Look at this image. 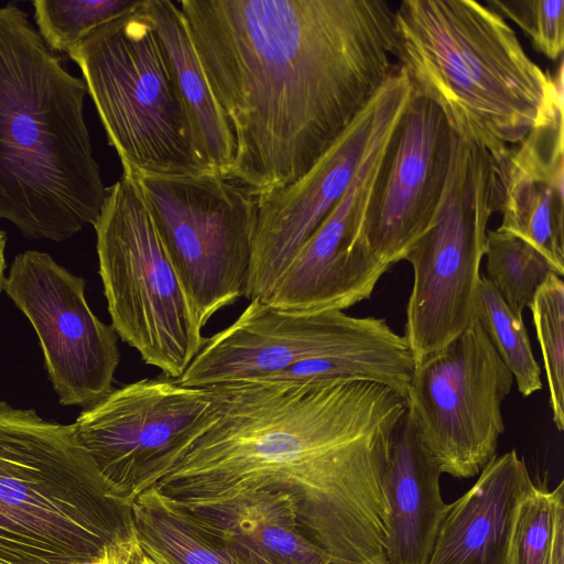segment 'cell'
Returning <instances> with one entry per match:
<instances>
[{"instance_id": "28", "label": "cell", "mask_w": 564, "mask_h": 564, "mask_svg": "<svg viewBox=\"0 0 564 564\" xmlns=\"http://www.w3.org/2000/svg\"><path fill=\"white\" fill-rule=\"evenodd\" d=\"M487 7L513 21L535 51L553 62L564 50L563 0H487Z\"/></svg>"}, {"instance_id": "2", "label": "cell", "mask_w": 564, "mask_h": 564, "mask_svg": "<svg viewBox=\"0 0 564 564\" xmlns=\"http://www.w3.org/2000/svg\"><path fill=\"white\" fill-rule=\"evenodd\" d=\"M229 123V177L258 198L302 178L398 70L386 0H181Z\"/></svg>"}, {"instance_id": "26", "label": "cell", "mask_w": 564, "mask_h": 564, "mask_svg": "<svg viewBox=\"0 0 564 564\" xmlns=\"http://www.w3.org/2000/svg\"><path fill=\"white\" fill-rule=\"evenodd\" d=\"M142 0H35L34 20L45 45L67 55L96 28L127 13Z\"/></svg>"}, {"instance_id": "3", "label": "cell", "mask_w": 564, "mask_h": 564, "mask_svg": "<svg viewBox=\"0 0 564 564\" xmlns=\"http://www.w3.org/2000/svg\"><path fill=\"white\" fill-rule=\"evenodd\" d=\"M87 94L28 14L0 7V219L26 238L61 242L100 214L108 187L84 119Z\"/></svg>"}, {"instance_id": "19", "label": "cell", "mask_w": 564, "mask_h": 564, "mask_svg": "<svg viewBox=\"0 0 564 564\" xmlns=\"http://www.w3.org/2000/svg\"><path fill=\"white\" fill-rule=\"evenodd\" d=\"M441 474L405 413L392 441L384 479L386 564L427 563L446 509Z\"/></svg>"}, {"instance_id": "21", "label": "cell", "mask_w": 564, "mask_h": 564, "mask_svg": "<svg viewBox=\"0 0 564 564\" xmlns=\"http://www.w3.org/2000/svg\"><path fill=\"white\" fill-rule=\"evenodd\" d=\"M145 9L163 42L198 144L212 170L229 176L235 141L200 67L177 2L145 0Z\"/></svg>"}, {"instance_id": "14", "label": "cell", "mask_w": 564, "mask_h": 564, "mask_svg": "<svg viewBox=\"0 0 564 564\" xmlns=\"http://www.w3.org/2000/svg\"><path fill=\"white\" fill-rule=\"evenodd\" d=\"M408 101L409 94L403 88H389L347 191L299 250L264 302L300 312L344 311L371 296L389 269L360 247L359 231L388 140Z\"/></svg>"}, {"instance_id": "10", "label": "cell", "mask_w": 564, "mask_h": 564, "mask_svg": "<svg viewBox=\"0 0 564 564\" xmlns=\"http://www.w3.org/2000/svg\"><path fill=\"white\" fill-rule=\"evenodd\" d=\"M513 381L476 318L415 365L406 414L442 473L471 478L496 456Z\"/></svg>"}, {"instance_id": "5", "label": "cell", "mask_w": 564, "mask_h": 564, "mask_svg": "<svg viewBox=\"0 0 564 564\" xmlns=\"http://www.w3.org/2000/svg\"><path fill=\"white\" fill-rule=\"evenodd\" d=\"M132 530L73 424L0 401V564H94Z\"/></svg>"}, {"instance_id": "29", "label": "cell", "mask_w": 564, "mask_h": 564, "mask_svg": "<svg viewBox=\"0 0 564 564\" xmlns=\"http://www.w3.org/2000/svg\"><path fill=\"white\" fill-rule=\"evenodd\" d=\"M7 237L6 234L0 230V292L3 286L4 281V269H6V259H4V249H6Z\"/></svg>"}, {"instance_id": "13", "label": "cell", "mask_w": 564, "mask_h": 564, "mask_svg": "<svg viewBox=\"0 0 564 564\" xmlns=\"http://www.w3.org/2000/svg\"><path fill=\"white\" fill-rule=\"evenodd\" d=\"M384 318L344 311L300 312L253 299L238 318L206 338L177 381L188 388L268 378L310 358L405 341Z\"/></svg>"}, {"instance_id": "18", "label": "cell", "mask_w": 564, "mask_h": 564, "mask_svg": "<svg viewBox=\"0 0 564 564\" xmlns=\"http://www.w3.org/2000/svg\"><path fill=\"white\" fill-rule=\"evenodd\" d=\"M532 484L514 449L495 456L476 484L446 505L426 564H508L517 509Z\"/></svg>"}, {"instance_id": "16", "label": "cell", "mask_w": 564, "mask_h": 564, "mask_svg": "<svg viewBox=\"0 0 564 564\" xmlns=\"http://www.w3.org/2000/svg\"><path fill=\"white\" fill-rule=\"evenodd\" d=\"M388 80L302 178L258 198L243 291L249 301L270 295L299 250L347 191L383 105Z\"/></svg>"}, {"instance_id": "27", "label": "cell", "mask_w": 564, "mask_h": 564, "mask_svg": "<svg viewBox=\"0 0 564 564\" xmlns=\"http://www.w3.org/2000/svg\"><path fill=\"white\" fill-rule=\"evenodd\" d=\"M540 345L555 427L564 430V282L552 272L529 306Z\"/></svg>"}, {"instance_id": "4", "label": "cell", "mask_w": 564, "mask_h": 564, "mask_svg": "<svg viewBox=\"0 0 564 564\" xmlns=\"http://www.w3.org/2000/svg\"><path fill=\"white\" fill-rule=\"evenodd\" d=\"M397 62L412 93L496 165L563 102V62L544 72L516 31L474 0H403L394 9Z\"/></svg>"}, {"instance_id": "25", "label": "cell", "mask_w": 564, "mask_h": 564, "mask_svg": "<svg viewBox=\"0 0 564 564\" xmlns=\"http://www.w3.org/2000/svg\"><path fill=\"white\" fill-rule=\"evenodd\" d=\"M475 318L513 376L521 395L528 398L541 391V368L532 351L522 316L508 307L482 275L477 292Z\"/></svg>"}, {"instance_id": "8", "label": "cell", "mask_w": 564, "mask_h": 564, "mask_svg": "<svg viewBox=\"0 0 564 564\" xmlns=\"http://www.w3.org/2000/svg\"><path fill=\"white\" fill-rule=\"evenodd\" d=\"M499 209L496 163L478 143L453 132L445 188L429 228L405 252L413 285L404 337L415 365L475 319L488 223Z\"/></svg>"}, {"instance_id": "17", "label": "cell", "mask_w": 564, "mask_h": 564, "mask_svg": "<svg viewBox=\"0 0 564 564\" xmlns=\"http://www.w3.org/2000/svg\"><path fill=\"white\" fill-rule=\"evenodd\" d=\"M496 167L502 216L498 229L527 241L563 278V107L512 147Z\"/></svg>"}, {"instance_id": "23", "label": "cell", "mask_w": 564, "mask_h": 564, "mask_svg": "<svg viewBox=\"0 0 564 564\" xmlns=\"http://www.w3.org/2000/svg\"><path fill=\"white\" fill-rule=\"evenodd\" d=\"M508 564H564V481L532 484L514 517Z\"/></svg>"}, {"instance_id": "9", "label": "cell", "mask_w": 564, "mask_h": 564, "mask_svg": "<svg viewBox=\"0 0 564 564\" xmlns=\"http://www.w3.org/2000/svg\"><path fill=\"white\" fill-rule=\"evenodd\" d=\"M134 178L204 327L243 296L258 197L215 173Z\"/></svg>"}, {"instance_id": "12", "label": "cell", "mask_w": 564, "mask_h": 564, "mask_svg": "<svg viewBox=\"0 0 564 564\" xmlns=\"http://www.w3.org/2000/svg\"><path fill=\"white\" fill-rule=\"evenodd\" d=\"M85 280L45 252L15 256L2 289L34 327L63 405L88 408L112 390L117 333L85 299Z\"/></svg>"}, {"instance_id": "20", "label": "cell", "mask_w": 564, "mask_h": 564, "mask_svg": "<svg viewBox=\"0 0 564 564\" xmlns=\"http://www.w3.org/2000/svg\"><path fill=\"white\" fill-rule=\"evenodd\" d=\"M221 536L242 564H338L302 531L283 491L260 490L232 503L188 510Z\"/></svg>"}, {"instance_id": "1", "label": "cell", "mask_w": 564, "mask_h": 564, "mask_svg": "<svg viewBox=\"0 0 564 564\" xmlns=\"http://www.w3.org/2000/svg\"><path fill=\"white\" fill-rule=\"evenodd\" d=\"M206 390L209 421L133 498L152 487L194 511L283 491L304 534L338 564H386L384 479L403 397L358 379L242 380Z\"/></svg>"}, {"instance_id": "6", "label": "cell", "mask_w": 564, "mask_h": 564, "mask_svg": "<svg viewBox=\"0 0 564 564\" xmlns=\"http://www.w3.org/2000/svg\"><path fill=\"white\" fill-rule=\"evenodd\" d=\"M68 56L82 70L122 174L215 173L200 150L145 0L90 31Z\"/></svg>"}, {"instance_id": "15", "label": "cell", "mask_w": 564, "mask_h": 564, "mask_svg": "<svg viewBox=\"0 0 564 564\" xmlns=\"http://www.w3.org/2000/svg\"><path fill=\"white\" fill-rule=\"evenodd\" d=\"M452 144L442 110L412 93L388 140L359 231L360 247L388 269L403 260L432 223Z\"/></svg>"}, {"instance_id": "22", "label": "cell", "mask_w": 564, "mask_h": 564, "mask_svg": "<svg viewBox=\"0 0 564 564\" xmlns=\"http://www.w3.org/2000/svg\"><path fill=\"white\" fill-rule=\"evenodd\" d=\"M130 509L137 540L153 564H242L212 525L152 487Z\"/></svg>"}, {"instance_id": "7", "label": "cell", "mask_w": 564, "mask_h": 564, "mask_svg": "<svg viewBox=\"0 0 564 564\" xmlns=\"http://www.w3.org/2000/svg\"><path fill=\"white\" fill-rule=\"evenodd\" d=\"M93 226L111 326L145 364L180 378L206 338L134 177L107 188Z\"/></svg>"}, {"instance_id": "24", "label": "cell", "mask_w": 564, "mask_h": 564, "mask_svg": "<svg viewBox=\"0 0 564 564\" xmlns=\"http://www.w3.org/2000/svg\"><path fill=\"white\" fill-rule=\"evenodd\" d=\"M485 278L517 315L554 272L547 260L521 238L500 229L487 231ZM555 273V272H554Z\"/></svg>"}, {"instance_id": "11", "label": "cell", "mask_w": 564, "mask_h": 564, "mask_svg": "<svg viewBox=\"0 0 564 564\" xmlns=\"http://www.w3.org/2000/svg\"><path fill=\"white\" fill-rule=\"evenodd\" d=\"M206 388L164 375L112 389L73 424L98 473L124 503L210 419Z\"/></svg>"}]
</instances>
